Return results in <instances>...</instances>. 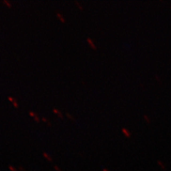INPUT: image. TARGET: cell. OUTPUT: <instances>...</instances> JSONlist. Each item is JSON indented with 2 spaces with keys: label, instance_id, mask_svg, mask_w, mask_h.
Returning <instances> with one entry per match:
<instances>
[{
  "label": "cell",
  "instance_id": "obj_8",
  "mask_svg": "<svg viewBox=\"0 0 171 171\" xmlns=\"http://www.w3.org/2000/svg\"><path fill=\"white\" fill-rule=\"evenodd\" d=\"M9 170H10V171H19V170H17V169H16L14 166H12V165H9Z\"/></svg>",
  "mask_w": 171,
  "mask_h": 171
},
{
  "label": "cell",
  "instance_id": "obj_12",
  "mask_svg": "<svg viewBox=\"0 0 171 171\" xmlns=\"http://www.w3.org/2000/svg\"><path fill=\"white\" fill-rule=\"evenodd\" d=\"M54 170H55V171H62L61 169L57 165H54Z\"/></svg>",
  "mask_w": 171,
  "mask_h": 171
},
{
  "label": "cell",
  "instance_id": "obj_3",
  "mask_svg": "<svg viewBox=\"0 0 171 171\" xmlns=\"http://www.w3.org/2000/svg\"><path fill=\"white\" fill-rule=\"evenodd\" d=\"M53 113H55V114H56L60 118H61V119H63V115H62V113L58 110V109H53Z\"/></svg>",
  "mask_w": 171,
  "mask_h": 171
},
{
  "label": "cell",
  "instance_id": "obj_9",
  "mask_svg": "<svg viewBox=\"0 0 171 171\" xmlns=\"http://www.w3.org/2000/svg\"><path fill=\"white\" fill-rule=\"evenodd\" d=\"M12 104H13V105H14V108H16V109H18V107H19V105H18V103L16 101H14L13 103H12Z\"/></svg>",
  "mask_w": 171,
  "mask_h": 171
},
{
  "label": "cell",
  "instance_id": "obj_2",
  "mask_svg": "<svg viewBox=\"0 0 171 171\" xmlns=\"http://www.w3.org/2000/svg\"><path fill=\"white\" fill-rule=\"evenodd\" d=\"M56 16H57V17L58 18V19L61 21V23H65V22H66L65 18L63 17V16L62 14H60L59 12H56Z\"/></svg>",
  "mask_w": 171,
  "mask_h": 171
},
{
  "label": "cell",
  "instance_id": "obj_15",
  "mask_svg": "<svg viewBox=\"0 0 171 171\" xmlns=\"http://www.w3.org/2000/svg\"><path fill=\"white\" fill-rule=\"evenodd\" d=\"M41 120H42V121H44V122H46V123H48L49 122V120L46 118H41Z\"/></svg>",
  "mask_w": 171,
  "mask_h": 171
},
{
  "label": "cell",
  "instance_id": "obj_13",
  "mask_svg": "<svg viewBox=\"0 0 171 171\" xmlns=\"http://www.w3.org/2000/svg\"><path fill=\"white\" fill-rule=\"evenodd\" d=\"M8 100H9L10 102H12V103H13V102L15 101V100H14V99L12 97H10V96H9V97H8Z\"/></svg>",
  "mask_w": 171,
  "mask_h": 171
},
{
  "label": "cell",
  "instance_id": "obj_1",
  "mask_svg": "<svg viewBox=\"0 0 171 171\" xmlns=\"http://www.w3.org/2000/svg\"><path fill=\"white\" fill-rule=\"evenodd\" d=\"M86 41H87L88 44H89V46L91 47V48L92 49H93V50H96V49H97V47L95 45V44L93 43V40H92L91 38H87Z\"/></svg>",
  "mask_w": 171,
  "mask_h": 171
},
{
  "label": "cell",
  "instance_id": "obj_10",
  "mask_svg": "<svg viewBox=\"0 0 171 171\" xmlns=\"http://www.w3.org/2000/svg\"><path fill=\"white\" fill-rule=\"evenodd\" d=\"M29 115L30 116H31V117H34V118L36 116V114L35 113L32 112V111H29Z\"/></svg>",
  "mask_w": 171,
  "mask_h": 171
},
{
  "label": "cell",
  "instance_id": "obj_7",
  "mask_svg": "<svg viewBox=\"0 0 171 171\" xmlns=\"http://www.w3.org/2000/svg\"><path fill=\"white\" fill-rule=\"evenodd\" d=\"M3 2L6 4V6H7L9 8H12V4L9 2V1H7V0H3Z\"/></svg>",
  "mask_w": 171,
  "mask_h": 171
},
{
  "label": "cell",
  "instance_id": "obj_6",
  "mask_svg": "<svg viewBox=\"0 0 171 171\" xmlns=\"http://www.w3.org/2000/svg\"><path fill=\"white\" fill-rule=\"evenodd\" d=\"M66 116L70 119V120H73V121H75V122H76V119H75V118H74L70 113H66Z\"/></svg>",
  "mask_w": 171,
  "mask_h": 171
},
{
  "label": "cell",
  "instance_id": "obj_5",
  "mask_svg": "<svg viewBox=\"0 0 171 171\" xmlns=\"http://www.w3.org/2000/svg\"><path fill=\"white\" fill-rule=\"evenodd\" d=\"M74 3H75V4L77 6V7H78L81 11H83V8L82 4H81L79 2H78V1H74Z\"/></svg>",
  "mask_w": 171,
  "mask_h": 171
},
{
  "label": "cell",
  "instance_id": "obj_14",
  "mask_svg": "<svg viewBox=\"0 0 171 171\" xmlns=\"http://www.w3.org/2000/svg\"><path fill=\"white\" fill-rule=\"evenodd\" d=\"M19 171H26V170L24 167H21V166H19Z\"/></svg>",
  "mask_w": 171,
  "mask_h": 171
},
{
  "label": "cell",
  "instance_id": "obj_11",
  "mask_svg": "<svg viewBox=\"0 0 171 171\" xmlns=\"http://www.w3.org/2000/svg\"><path fill=\"white\" fill-rule=\"evenodd\" d=\"M34 118V121H35V122H36V123H39V122H40V119H39V118L37 116V115H36Z\"/></svg>",
  "mask_w": 171,
  "mask_h": 171
},
{
  "label": "cell",
  "instance_id": "obj_4",
  "mask_svg": "<svg viewBox=\"0 0 171 171\" xmlns=\"http://www.w3.org/2000/svg\"><path fill=\"white\" fill-rule=\"evenodd\" d=\"M43 155L46 158V160H47L49 162H52L53 161V158L47 153H43Z\"/></svg>",
  "mask_w": 171,
  "mask_h": 171
},
{
  "label": "cell",
  "instance_id": "obj_16",
  "mask_svg": "<svg viewBox=\"0 0 171 171\" xmlns=\"http://www.w3.org/2000/svg\"><path fill=\"white\" fill-rule=\"evenodd\" d=\"M47 124H48V125H49V126H51V123H50L49 121V122L47 123Z\"/></svg>",
  "mask_w": 171,
  "mask_h": 171
},
{
  "label": "cell",
  "instance_id": "obj_17",
  "mask_svg": "<svg viewBox=\"0 0 171 171\" xmlns=\"http://www.w3.org/2000/svg\"><path fill=\"white\" fill-rule=\"evenodd\" d=\"M103 171H108V170H107L106 169H103Z\"/></svg>",
  "mask_w": 171,
  "mask_h": 171
}]
</instances>
